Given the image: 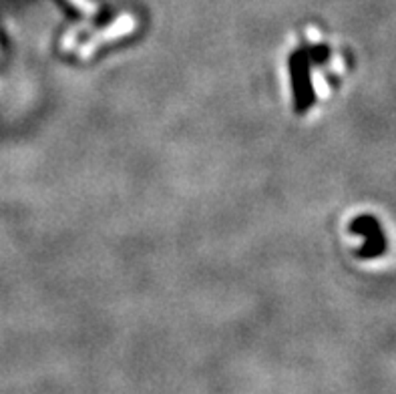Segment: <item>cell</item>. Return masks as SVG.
<instances>
[{"label": "cell", "instance_id": "2", "mask_svg": "<svg viewBox=\"0 0 396 394\" xmlns=\"http://www.w3.org/2000/svg\"><path fill=\"white\" fill-rule=\"evenodd\" d=\"M77 8H81L83 13H87V14H95L97 13V6L91 2V0H71Z\"/></svg>", "mask_w": 396, "mask_h": 394}, {"label": "cell", "instance_id": "1", "mask_svg": "<svg viewBox=\"0 0 396 394\" xmlns=\"http://www.w3.org/2000/svg\"><path fill=\"white\" fill-rule=\"evenodd\" d=\"M135 28V21L131 18V16H121L119 21H117L115 25L111 26L109 30H105L103 35L99 37H95L91 40L89 45L85 47V49H81V57H89L91 52L97 49V45H101L103 40H109V38H115V37H121V35H127Z\"/></svg>", "mask_w": 396, "mask_h": 394}]
</instances>
